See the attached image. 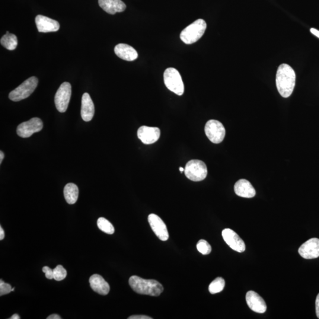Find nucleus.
<instances>
[{
  "mask_svg": "<svg viewBox=\"0 0 319 319\" xmlns=\"http://www.w3.org/2000/svg\"><path fill=\"white\" fill-rule=\"evenodd\" d=\"M276 86L280 94L284 98H288L293 93L296 84V73L287 64H282L277 69Z\"/></svg>",
  "mask_w": 319,
  "mask_h": 319,
  "instance_id": "nucleus-1",
  "label": "nucleus"
},
{
  "mask_svg": "<svg viewBox=\"0 0 319 319\" xmlns=\"http://www.w3.org/2000/svg\"><path fill=\"white\" fill-rule=\"evenodd\" d=\"M129 285L134 291L140 295L159 296L163 292V287L158 281L146 280L133 276L129 279Z\"/></svg>",
  "mask_w": 319,
  "mask_h": 319,
  "instance_id": "nucleus-2",
  "label": "nucleus"
},
{
  "mask_svg": "<svg viewBox=\"0 0 319 319\" xmlns=\"http://www.w3.org/2000/svg\"><path fill=\"white\" fill-rule=\"evenodd\" d=\"M207 25L203 19L194 21L181 31L180 37L185 44H190L196 42L203 36Z\"/></svg>",
  "mask_w": 319,
  "mask_h": 319,
  "instance_id": "nucleus-3",
  "label": "nucleus"
},
{
  "mask_svg": "<svg viewBox=\"0 0 319 319\" xmlns=\"http://www.w3.org/2000/svg\"><path fill=\"white\" fill-rule=\"evenodd\" d=\"M38 82L39 81L35 76H32L25 80L20 86L9 93V100L18 102L28 98L36 89Z\"/></svg>",
  "mask_w": 319,
  "mask_h": 319,
  "instance_id": "nucleus-4",
  "label": "nucleus"
},
{
  "mask_svg": "<svg viewBox=\"0 0 319 319\" xmlns=\"http://www.w3.org/2000/svg\"><path fill=\"white\" fill-rule=\"evenodd\" d=\"M164 82L167 89L174 94L181 96L184 91L182 78L176 69L169 68L164 73Z\"/></svg>",
  "mask_w": 319,
  "mask_h": 319,
  "instance_id": "nucleus-5",
  "label": "nucleus"
},
{
  "mask_svg": "<svg viewBox=\"0 0 319 319\" xmlns=\"http://www.w3.org/2000/svg\"><path fill=\"white\" fill-rule=\"evenodd\" d=\"M184 174L187 178L193 181L203 180L207 176L206 165L199 160H191L184 168Z\"/></svg>",
  "mask_w": 319,
  "mask_h": 319,
  "instance_id": "nucleus-6",
  "label": "nucleus"
},
{
  "mask_svg": "<svg viewBox=\"0 0 319 319\" xmlns=\"http://www.w3.org/2000/svg\"><path fill=\"white\" fill-rule=\"evenodd\" d=\"M71 94V85L69 82H63L57 91L55 97L56 107L60 113H65L68 109Z\"/></svg>",
  "mask_w": 319,
  "mask_h": 319,
  "instance_id": "nucleus-7",
  "label": "nucleus"
},
{
  "mask_svg": "<svg viewBox=\"0 0 319 319\" xmlns=\"http://www.w3.org/2000/svg\"><path fill=\"white\" fill-rule=\"evenodd\" d=\"M205 132L210 142L215 144L221 143L225 136V129L219 121L211 120L207 121L205 127Z\"/></svg>",
  "mask_w": 319,
  "mask_h": 319,
  "instance_id": "nucleus-8",
  "label": "nucleus"
},
{
  "mask_svg": "<svg viewBox=\"0 0 319 319\" xmlns=\"http://www.w3.org/2000/svg\"><path fill=\"white\" fill-rule=\"evenodd\" d=\"M43 124L39 118H33L29 121L21 123L17 127V133L22 138H28L34 133L40 132L42 130Z\"/></svg>",
  "mask_w": 319,
  "mask_h": 319,
  "instance_id": "nucleus-9",
  "label": "nucleus"
},
{
  "mask_svg": "<svg viewBox=\"0 0 319 319\" xmlns=\"http://www.w3.org/2000/svg\"><path fill=\"white\" fill-rule=\"evenodd\" d=\"M222 237L226 243L233 250L243 253L245 251V244L240 237L231 229H225L222 232Z\"/></svg>",
  "mask_w": 319,
  "mask_h": 319,
  "instance_id": "nucleus-10",
  "label": "nucleus"
},
{
  "mask_svg": "<svg viewBox=\"0 0 319 319\" xmlns=\"http://www.w3.org/2000/svg\"><path fill=\"white\" fill-rule=\"evenodd\" d=\"M150 225L155 234L162 241H166L169 238L167 226L157 215L152 213L148 217Z\"/></svg>",
  "mask_w": 319,
  "mask_h": 319,
  "instance_id": "nucleus-11",
  "label": "nucleus"
},
{
  "mask_svg": "<svg viewBox=\"0 0 319 319\" xmlns=\"http://www.w3.org/2000/svg\"><path fill=\"white\" fill-rule=\"evenodd\" d=\"M299 253L305 259H315L319 257V239L311 238L302 244Z\"/></svg>",
  "mask_w": 319,
  "mask_h": 319,
  "instance_id": "nucleus-12",
  "label": "nucleus"
},
{
  "mask_svg": "<svg viewBox=\"0 0 319 319\" xmlns=\"http://www.w3.org/2000/svg\"><path fill=\"white\" fill-rule=\"evenodd\" d=\"M137 136L145 145H152L160 139V130L158 127L142 126L137 132Z\"/></svg>",
  "mask_w": 319,
  "mask_h": 319,
  "instance_id": "nucleus-13",
  "label": "nucleus"
},
{
  "mask_svg": "<svg viewBox=\"0 0 319 319\" xmlns=\"http://www.w3.org/2000/svg\"><path fill=\"white\" fill-rule=\"evenodd\" d=\"M35 22H36L37 30L40 33L55 32L58 31L60 28L58 21L42 15H37L35 18Z\"/></svg>",
  "mask_w": 319,
  "mask_h": 319,
  "instance_id": "nucleus-14",
  "label": "nucleus"
},
{
  "mask_svg": "<svg viewBox=\"0 0 319 319\" xmlns=\"http://www.w3.org/2000/svg\"><path fill=\"white\" fill-rule=\"evenodd\" d=\"M246 301L249 308L255 312L264 314L267 311L266 302L256 292H248L246 295Z\"/></svg>",
  "mask_w": 319,
  "mask_h": 319,
  "instance_id": "nucleus-15",
  "label": "nucleus"
},
{
  "mask_svg": "<svg viewBox=\"0 0 319 319\" xmlns=\"http://www.w3.org/2000/svg\"><path fill=\"white\" fill-rule=\"evenodd\" d=\"M234 191L238 196L245 197V198H252L256 194V191L253 185L250 181L245 179L239 180L237 182H236Z\"/></svg>",
  "mask_w": 319,
  "mask_h": 319,
  "instance_id": "nucleus-16",
  "label": "nucleus"
},
{
  "mask_svg": "<svg viewBox=\"0 0 319 319\" xmlns=\"http://www.w3.org/2000/svg\"><path fill=\"white\" fill-rule=\"evenodd\" d=\"M98 4L105 12L110 14L123 12L126 9V5L121 0H98Z\"/></svg>",
  "mask_w": 319,
  "mask_h": 319,
  "instance_id": "nucleus-17",
  "label": "nucleus"
},
{
  "mask_svg": "<svg viewBox=\"0 0 319 319\" xmlns=\"http://www.w3.org/2000/svg\"><path fill=\"white\" fill-rule=\"evenodd\" d=\"M81 117L83 120L89 122L93 119L95 114V107L92 99L88 93L82 95Z\"/></svg>",
  "mask_w": 319,
  "mask_h": 319,
  "instance_id": "nucleus-18",
  "label": "nucleus"
},
{
  "mask_svg": "<svg viewBox=\"0 0 319 319\" xmlns=\"http://www.w3.org/2000/svg\"><path fill=\"white\" fill-rule=\"evenodd\" d=\"M114 52L118 57L127 61H133L138 57V53L135 49L127 44H117L115 47Z\"/></svg>",
  "mask_w": 319,
  "mask_h": 319,
  "instance_id": "nucleus-19",
  "label": "nucleus"
},
{
  "mask_svg": "<svg viewBox=\"0 0 319 319\" xmlns=\"http://www.w3.org/2000/svg\"><path fill=\"white\" fill-rule=\"evenodd\" d=\"M89 283L92 290L101 295H107L110 287L103 277L99 274H94L89 279Z\"/></svg>",
  "mask_w": 319,
  "mask_h": 319,
  "instance_id": "nucleus-20",
  "label": "nucleus"
},
{
  "mask_svg": "<svg viewBox=\"0 0 319 319\" xmlns=\"http://www.w3.org/2000/svg\"><path fill=\"white\" fill-rule=\"evenodd\" d=\"M67 203L72 205L76 202L79 196V189L76 184L70 183L66 185L63 190Z\"/></svg>",
  "mask_w": 319,
  "mask_h": 319,
  "instance_id": "nucleus-21",
  "label": "nucleus"
},
{
  "mask_svg": "<svg viewBox=\"0 0 319 319\" xmlns=\"http://www.w3.org/2000/svg\"><path fill=\"white\" fill-rule=\"evenodd\" d=\"M1 45L9 50H14L17 46V36L14 34L9 33L8 31L1 37L0 40Z\"/></svg>",
  "mask_w": 319,
  "mask_h": 319,
  "instance_id": "nucleus-22",
  "label": "nucleus"
},
{
  "mask_svg": "<svg viewBox=\"0 0 319 319\" xmlns=\"http://www.w3.org/2000/svg\"><path fill=\"white\" fill-rule=\"evenodd\" d=\"M97 225L101 231L106 233L107 234L112 235L115 232L113 224L109 221H108L107 219L103 218V217L98 219Z\"/></svg>",
  "mask_w": 319,
  "mask_h": 319,
  "instance_id": "nucleus-23",
  "label": "nucleus"
},
{
  "mask_svg": "<svg viewBox=\"0 0 319 319\" xmlns=\"http://www.w3.org/2000/svg\"><path fill=\"white\" fill-rule=\"evenodd\" d=\"M225 286L224 279L222 277H218L210 284L209 286V291L211 294H216L221 292Z\"/></svg>",
  "mask_w": 319,
  "mask_h": 319,
  "instance_id": "nucleus-24",
  "label": "nucleus"
},
{
  "mask_svg": "<svg viewBox=\"0 0 319 319\" xmlns=\"http://www.w3.org/2000/svg\"><path fill=\"white\" fill-rule=\"evenodd\" d=\"M196 247L199 253L203 255H207L211 253V246H210L208 242L204 240V239H200V240L197 242Z\"/></svg>",
  "mask_w": 319,
  "mask_h": 319,
  "instance_id": "nucleus-25",
  "label": "nucleus"
},
{
  "mask_svg": "<svg viewBox=\"0 0 319 319\" xmlns=\"http://www.w3.org/2000/svg\"><path fill=\"white\" fill-rule=\"evenodd\" d=\"M54 279L56 281H61L66 278L67 272L61 265L57 266L53 269Z\"/></svg>",
  "mask_w": 319,
  "mask_h": 319,
  "instance_id": "nucleus-26",
  "label": "nucleus"
},
{
  "mask_svg": "<svg viewBox=\"0 0 319 319\" xmlns=\"http://www.w3.org/2000/svg\"><path fill=\"white\" fill-rule=\"evenodd\" d=\"M11 292H12L11 285L5 283L2 280H0V296L9 294Z\"/></svg>",
  "mask_w": 319,
  "mask_h": 319,
  "instance_id": "nucleus-27",
  "label": "nucleus"
},
{
  "mask_svg": "<svg viewBox=\"0 0 319 319\" xmlns=\"http://www.w3.org/2000/svg\"><path fill=\"white\" fill-rule=\"evenodd\" d=\"M43 273L45 274L47 279L52 280L54 279L53 270L51 269L49 267H44L42 269Z\"/></svg>",
  "mask_w": 319,
  "mask_h": 319,
  "instance_id": "nucleus-28",
  "label": "nucleus"
},
{
  "mask_svg": "<svg viewBox=\"0 0 319 319\" xmlns=\"http://www.w3.org/2000/svg\"><path fill=\"white\" fill-rule=\"evenodd\" d=\"M129 319H152L153 318L145 315H135L128 318Z\"/></svg>",
  "mask_w": 319,
  "mask_h": 319,
  "instance_id": "nucleus-29",
  "label": "nucleus"
},
{
  "mask_svg": "<svg viewBox=\"0 0 319 319\" xmlns=\"http://www.w3.org/2000/svg\"><path fill=\"white\" fill-rule=\"evenodd\" d=\"M316 312H317V317L319 319V293L316 300Z\"/></svg>",
  "mask_w": 319,
  "mask_h": 319,
  "instance_id": "nucleus-30",
  "label": "nucleus"
},
{
  "mask_svg": "<svg viewBox=\"0 0 319 319\" xmlns=\"http://www.w3.org/2000/svg\"><path fill=\"white\" fill-rule=\"evenodd\" d=\"M4 237H5L4 231V230H3V229L1 226H0V240L2 241V239L4 238Z\"/></svg>",
  "mask_w": 319,
  "mask_h": 319,
  "instance_id": "nucleus-31",
  "label": "nucleus"
},
{
  "mask_svg": "<svg viewBox=\"0 0 319 319\" xmlns=\"http://www.w3.org/2000/svg\"><path fill=\"white\" fill-rule=\"evenodd\" d=\"M47 319H61V318H60L59 315L53 314L50 315L49 317L47 318Z\"/></svg>",
  "mask_w": 319,
  "mask_h": 319,
  "instance_id": "nucleus-32",
  "label": "nucleus"
},
{
  "mask_svg": "<svg viewBox=\"0 0 319 319\" xmlns=\"http://www.w3.org/2000/svg\"><path fill=\"white\" fill-rule=\"evenodd\" d=\"M311 32L312 34H314L315 35V36L318 37V38H319V31L315 29V28H311Z\"/></svg>",
  "mask_w": 319,
  "mask_h": 319,
  "instance_id": "nucleus-33",
  "label": "nucleus"
},
{
  "mask_svg": "<svg viewBox=\"0 0 319 319\" xmlns=\"http://www.w3.org/2000/svg\"><path fill=\"white\" fill-rule=\"evenodd\" d=\"M4 158V154L2 151L0 152V163L1 164L2 160Z\"/></svg>",
  "mask_w": 319,
  "mask_h": 319,
  "instance_id": "nucleus-34",
  "label": "nucleus"
},
{
  "mask_svg": "<svg viewBox=\"0 0 319 319\" xmlns=\"http://www.w3.org/2000/svg\"><path fill=\"white\" fill-rule=\"evenodd\" d=\"M10 319H20V317H19V315L17 314H14L12 316V317L9 318Z\"/></svg>",
  "mask_w": 319,
  "mask_h": 319,
  "instance_id": "nucleus-35",
  "label": "nucleus"
},
{
  "mask_svg": "<svg viewBox=\"0 0 319 319\" xmlns=\"http://www.w3.org/2000/svg\"><path fill=\"white\" fill-rule=\"evenodd\" d=\"M179 170H180L181 172L184 171V168H183V167H180L179 168Z\"/></svg>",
  "mask_w": 319,
  "mask_h": 319,
  "instance_id": "nucleus-36",
  "label": "nucleus"
},
{
  "mask_svg": "<svg viewBox=\"0 0 319 319\" xmlns=\"http://www.w3.org/2000/svg\"><path fill=\"white\" fill-rule=\"evenodd\" d=\"M14 289H15L14 287V288L12 289V292H14Z\"/></svg>",
  "mask_w": 319,
  "mask_h": 319,
  "instance_id": "nucleus-37",
  "label": "nucleus"
}]
</instances>
